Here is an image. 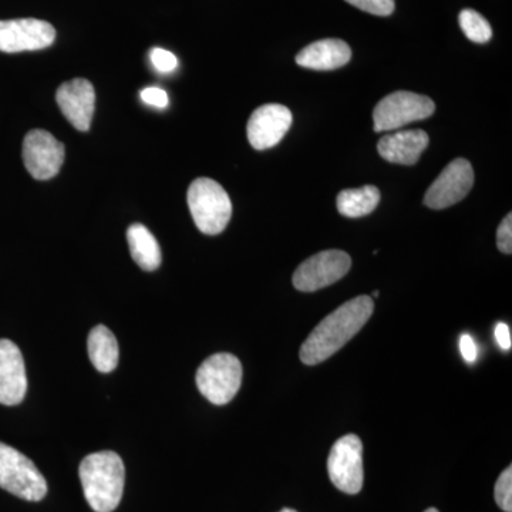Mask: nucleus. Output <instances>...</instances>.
I'll return each instance as SVG.
<instances>
[{"mask_svg": "<svg viewBox=\"0 0 512 512\" xmlns=\"http://www.w3.org/2000/svg\"><path fill=\"white\" fill-rule=\"evenodd\" d=\"M56 30L39 19L0 20V52H33L52 46Z\"/></svg>", "mask_w": 512, "mask_h": 512, "instance_id": "nucleus-11", "label": "nucleus"}, {"mask_svg": "<svg viewBox=\"0 0 512 512\" xmlns=\"http://www.w3.org/2000/svg\"><path fill=\"white\" fill-rule=\"evenodd\" d=\"M192 220L205 235H218L227 228L232 204L227 191L211 178H197L188 188Z\"/></svg>", "mask_w": 512, "mask_h": 512, "instance_id": "nucleus-3", "label": "nucleus"}, {"mask_svg": "<svg viewBox=\"0 0 512 512\" xmlns=\"http://www.w3.org/2000/svg\"><path fill=\"white\" fill-rule=\"evenodd\" d=\"M150 57L153 66L161 73L173 72L178 64L177 57H175L173 53L165 49H160V47L151 50Z\"/></svg>", "mask_w": 512, "mask_h": 512, "instance_id": "nucleus-23", "label": "nucleus"}, {"mask_svg": "<svg viewBox=\"0 0 512 512\" xmlns=\"http://www.w3.org/2000/svg\"><path fill=\"white\" fill-rule=\"evenodd\" d=\"M497 245L503 254L511 255L512 252V214L507 215L501 222L497 231Z\"/></svg>", "mask_w": 512, "mask_h": 512, "instance_id": "nucleus-24", "label": "nucleus"}, {"mask_svg": "<svg viewBox=\"0 0 512 512\" xmlns=\"http://www.w3.org/2000/svg\"><path fill=\"white\" fill-rule=\"evenodd\" d=\"M495 503L505 512H512V468L503 471L494 488Z\"/></svg>", "mask_w": 512, "mask_h": 512, "instance_id": "nucleus-21", "label": "nucleus"}, {"mask_svg": "<svg viewBox=\"0 0 512 512\" xmlns=\"http://www.w3.org/2000/svg\"><path fill=\"white\" fill-rule=\"evenodd\" d=\"M352 59L348 43L340 39H323L306 46L296 56V63L305 69L335 70L345 66Z\"/></svg>", "mask_w": 512, "mask_h": 512, "instance_id": "nucleus-16", "label": "nucleus"}, {"mask_svg": "<svg viewBox=\"0 0 512 512\" xmlns=\"http://www.w3.org/2000/svg\"><path fill=\"white\" fill-rule=\"evenodd\" d=\"M363 444L348 434L333 444L328 458L330 481L346 494L360 493L363 487Z\"/></svg>", "mask_w": 512, "mask_h": 512, "instance_id": "nucleus-8", "label": "nucleus"}, {"mask_svg": "<svg viewBox=\"0 0 512 512\" xmlns=\"http://www.w3.org/2000/svg\"><path fill=\"white\" fill-rule=\"evenodd\" d=\"M373 296H375V298L376 296H379V291H375V293H373Z\"/></svg>", "mask_w": 512, "mask_h": 512, "instance_id": "nucleus-30", "label": "nucleus"}, {"mask_svg": "<svg viewBox=\"0 0 512 512\" xmlns=\"http://www.w3.org/2000/svg\"><path fill=\"white\" fill-rule=\"evenodd\" d=\"M141 99L144 103L150 104V106L157 107V109H165L168 106V96L163 89L158 87H147L141 92Z\"/></svg>", "mask_w": 512, "mask_h": 512, "instance_id": "nucleus-25", "label": "nucleus"}, {"mask_svg": "<svg viewBox=\"0 0 512 512\" xmlns=\"http://www.w3.org/2000/svg\"><path fill=\"white\" fill-rule=\"evenodd\" d=\"M87 349L93 366L101 373H110L119 365V343L106 326L92 329L87 339Z\"/></svg>", "mask_w": 512, "mask_h": 512, "instance_id": "nucleus-18", "label": "nucleus"}, {"mask_svg": "<svg viewBox=\"0 0 512 512\" xmlns=\"http://www.w3.org/2000/svg\"><path fill=\"white\" fill-rule=\"evenodd\" d=\"M380 202V191L375 185H365L355 190H343L338 195L336 205L343 217L360 218L372 214Z\"/></svg>", "mask_w": 512, "mask_h": 512, "instance_id": "nucleus-19", "label": "nucleus"}, {"mask_svg": "<svg viewBox=\"0 0 512 512\" xmlns=\"http://www.w3.org/2000/svg\"><path fill=\"white\" fill-rule=\"evenodd\" d=\"M373 309L375 303L367 295L343 303L335 312L326 316L305 340L299 353L302 362L315 366L335 355L362 330L373 315Z\"/></svg>", "mask_w": 512, "mask_h": 512, "instance_id": "nucleus-1", "label": "nucleus"}, {"mask_svg": "<svg viewBox=\"0 0 512 512\" xmlns=\"http://www.w3.org/2000/svg\"><path fill=\"white\" fill-rule=\"evenodd\" d=\"M436 104L427 96L412 92H396L379 101L373 111L375 131L399 130L414 121L426 120L433 116Z\"/></svg>", "mask_w": 512, "mask_h": 512, "instance_id": "nucleus-6", "label": "nucleus"}, {"mask_svg": "<svg viewBox=\"0 0 512 512\" xmlns=\"http://www.w3.org/2000/svg\"><path fill=\"white\" fill-rule=\"evenodd\" d=\"M292 113L282 104H265L248 121V140L255 150L275 147L292 126Z\"/></svg>", "mask_w": 512, "mask_h": 512, "instance_id": "nucleus-12", "label": "nucleus"}, {"mask_svg": "<svg viewBox=\"0 0 512 512\" xmlns=\"http://www.w3.org/2000/svg\"><path fill=\"white\" fill-rule=\"evenodd\" d=\"M279 512H298V511L291 510V508H284V510L279 511Z\"/></svg>", "mask_w": 512, "mask_h": 512, "instance_id": "nucleus-28", "label": "nucleus"}, {"mask_svg": "<svg viewBox=\"0 0 512 512\" xmlns=\"http://www.w3.org/2000/svg\"><path fill=\"white\" fill-rule=\"evenodd\" d=\"M352 259L339 249L319 252L306 259L293 274V286L301 292H316L348 275Z\"/></svg>", "mask_w": 512, "mask_h": 512, "instance_id": "nucleus-7", "label": "nucleus"}, {"mask_svg": "<svg viewBox=\"0 0 512 512\" xmlns=\"http://www.w3.org/2000/svg\"><path fill=\"white\" fill-rule=\"evenodd\" d=\"M474 185L473 165L466 158H456L430 185L424 205L431 210H444L467 197Z\"/></svg>", "mask_w": 512, "mask_h": 512, "instance_id": "nucleus-9", "label": "nucleus"}, {"mask_svg": "<svg viewBox=\"0 0 512 512\" xmlns=\"http://www.w3.org/2000/svg\"><path fill=\"white\" fill-rule=\"evenodd\" d=\"M424 512H439V510H436V508H429V510H426Z\"/></svg>", "mask_w": 512, "mask_h": 512, "instance_id": "nucleus-29", "label": "nucleus"}, {"mask_svg": "<svg viewBox=\"0 0 512 512\" xmlns=\"http://www.w3.org/2000/svg\"><path fill=\"white\" fill-rule=\"evenodd\" d=\"M28 392L25 360L12 340L0 339V403L16 406Z\"/></svg>", "mask_w": 512, "mask_h": 512, "instance_id": "nucleus-14", "label": "nucleus"}, {"mask_svg": "<svg viewBox=\"0 0 512 512\" xmlns=\"http://www.w3.org/2000/svg\"><path fill=\"white\" fill-rule=\"evenodd\" d=\"M63 143L49 131L32 130L23 140V163L35 180L45 181L56 177L64 161Z\"/></svg>", "mask_w": 512, "mask_h": 512, "instance_id": "nucleus-10", "label": "nucleus"}, {"mask_svg": "<svg viewBox=\"0 0 512 512\" xmlns=\"http://www.w3.org/2000/svg\"><path fill=\"white\" fill-rule=\"evenodd\" d=\"M0 488L26 501H40L47 494L45 477L35 463L5 443H0Z\"/></svg>", "mask_w": 512, "mask_h": 512, "instance_id": "nucleus-4", "label": "nucleus"}, {"mask_svg": "<svg viewBox=\"0 0 512 512\" xmlns=\"http://www.w3.org/2000/svg\"><path fill=\"white\" fill-rule=\"evenodd\" d=\"M355 8L376 16H389L394 12V0H346Z\"/></svg>", "mask_w": 512, "mask_h": 512, "instance_id": "nucleus-22", "label": "nucleus"}, {"mask_svg": "<svg viewBox=\"0 0 512 512\" xmlns=\"http://www.w3.org/2000/svg\"><path fill=\"white\" fill-rule=\"evenodd\" d=\"M429 134L423 130H404L380 138L377 151L380 157L393 164L414 165L429 147Z\"/></svg>", "mask_w": 512, "mask_h": 512, "instance_id": "nucleus-15", "label": "nucleus"}, {"mask_svg": "<svg viewBox=\"0 0 512 512\" xmlns=\"http://www.w3.org/2000/svg\"><path fill=\"white\" fill-rule=\"evenodd\" d=\"M495 339H497L498 345H500L501 349H511V332L510 328H508V325H505V323L501 322L495 326Z\"/></svg>", "mask_w": 512, "mask_h": 512, "instance_id": "nucleus-27", "label": "nucleus"}, {"mask_svg": "<svg viewBox=\"0 0 512 512\" xmlns=\"http://www.w3.org/2000/svg\"><path fill=\"white\" fill-rule=\"evenodd\" d=\"M195 382L202 396L212 404H227L237 396L241 387V362L231 353L212 355L198 369Z\"/></svg>", "mask_w": 512, "mask_h": 512, "instance_id": "nucleus-5", "label": "nucleus"}, {"mask_svg": "<svg viewBox=\"0 0 512 512\" xmlns=\"http://www.w3.org/2000/svg\"><path fill=\"white\" fill-rule=\"evenodd\" d=\"M127 242L134 262L143 271L153 272L161 265L160 245L144 225H130L127 229Z\"/></svg>", "mask_w": 512, "mask_h": 512, "instance_id": "nucleus-17", "label": "nucleus"}, {"mask_svg": "<svg viewBox=\"0 0 512 512\" xmlns=\"http://www.w3.org/2000/svg\"><path fill=\"white\" fill-rule=\"evenodd\" d=\"M80 481L84 497L96 512H113L123 497L126 470L119 454L100 451L87 456L80 464Z\"/></svg>", "mask_w": 512, "mask_h": 512, "instance_id": "nucleus-2", "label": "nucleus"}, {"mask_svg": "<svg viewBox=\"0 0 512 512\" xmlns=\"http://www.w3.org/2000/svg\"><path fill=\"white\" fill-rule=\"evenodd\" d=\"M460 352L467 363L476 362L478 350L476 342L470 335H463L460 338Z\"/></svg>", "mask_w": 512, "mask_h": 512, "instance_id": "nucleus-26", "label": "nucleus"}, {"mask_svg": "<svg viewBox=\"0 0 512 512\" xmlns=\"http://www.w3.org/2000/svg\"><path fill=\"white\" fill-rule=\"evenodd\" d=\"M458 22H460V28L463 30L464 35L471 42L483 45V43L490 42L491 37H493V29H491L490 23L476 10H461Z\"/></svg>", "mask_w": 512, "mask_h": 512, "instance_id": "nucleus-20", "label": "nucleus"}, {"mask_svg": "<svg viewBox=\"0 0 512 512\" xmlns=\"http://www.w3.org/2000/svg\"><path fill=\"white\" fill-rule=\"evenodd\" d=\"M56 101L74 128L79 131L89 130L96 109V92L89 80L74 79L63 83L57 89Z\"/></svg>", "mask_w": 512, "mask_h": 512, "instance_id": "nucleus-13", "label": "nucleus"}]
</instances>
